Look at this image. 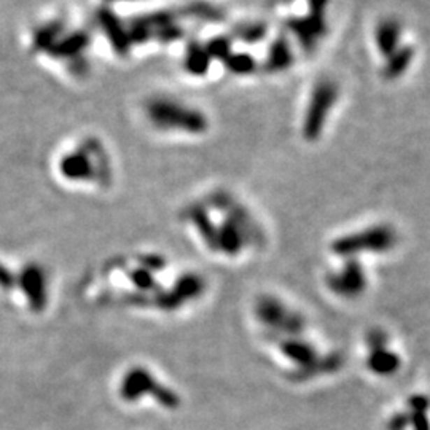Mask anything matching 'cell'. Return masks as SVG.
Wrapping results in <instances>:
<instances>
[{
    "label": "cell",
    "instance_id": "cell-1",
    "mask_svg": "<svg viewBox=\"0 0 430 430\" xmlns=\"http://www.w3.org/2000/svg\"><path fill=\"white\" fill-rule=\"evenodd\" d=\"M96 42L91 22L80 21L64 10L42 16L29 27L26 37L34 59L62 77L76 80L89 72Z\"/></svg>",
    "mask_w": 430,
    "mask_h": 430
},
{
    "label": "cell",
    "instance_id": "cell-2",
    "mask_svg": "<svg viewBox=\"0 0 430 430\" xmlns=\"http://www.w3.org/2000/svg\"><path fill=\"white\" fill-rule=\"evenodd\" d=\"M48 168L61 185L104 190L115 179V157L101 136L82 133L62 141L51 153Z\"/></svg>",
    "mask_w": 430,
    "mask_h": 430
},
{
    "label": "cell",
    "instance_id": "cell-3",
    "mask_svg": "<svg viewBox=\"0 0 430 430\" xmlns=\"http://www.w3.org/2000/svg\"><path fill=\"white\" fill-rule=\"evenodd\" d=\"M143 128L163 139H180L196 136L206 128L204 117L198 108L171 93H152L139 104Z\"/></svg>",
    "mask_w": 430,
    "mask_h": 430
}]
</instances>
